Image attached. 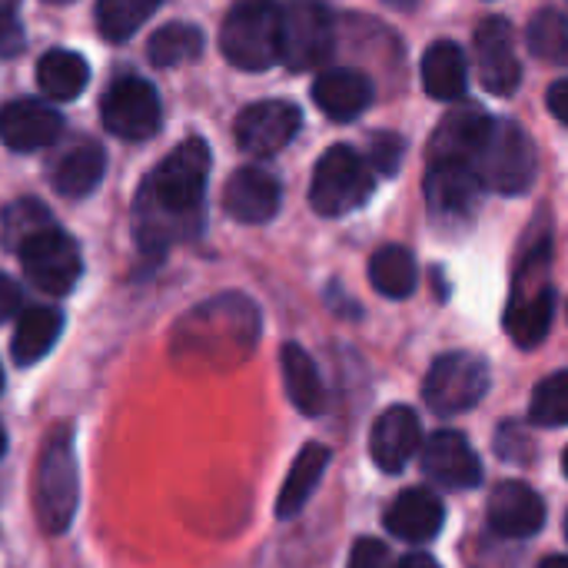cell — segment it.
Segmentation results:
<instances>
[{"instance_id":"37","label":"cell","mask_w":568,"mask_h":568,"mask_svg":"<svg viewBox=\"0 0 568 568\" xmlns=\"http://www.w3.org/2000/svg\"><path fill=\"white\" fill-rule=\"evenodd\" d=\"M20 306H23V293H20V286H17L10 276H3V273H0V323H3V320H10V316H17V313H20Z\"/></svg>"},{"instance_id":"26","label":"cell","mask_w":568,"mask_h":568,"mask_svg":"<svg viewBox=\"0 0 568 568\" xmlns=\"http://www.w3.org/2000/svg\"><path fill=\"white\" fill-rule=\"evenodd\" d=\"M103 173H106V153H103V146H100L97 140H83V143H77V146L57 163V170H53V186H57L60 196L77 200V196L93 193V190L100 186Z\"/></svg>"},{"instance_id":"41","label":"cell","mask_w":568,"mask_h":568,"mask_svg":"<svg viewBox=\"0 0 568 568\" xmlns=\"http://www.w3.org/2000/svg\"><path fill=\"white\" fill-rule=\"evenodd\" d=\"M539 568H568V556H549L546 562H539Z\"/></svg>"},{"instance_id":"25","label":"cell","mask_w":568,"mask_h":568,"mask_svg":"<svg viewBox=\"0 0 568 568\" xmlns=\"http://www.w3.org/2000/svg\"><path fill=\"white\" fill-rule=\"evenodd\" d=\"M329 466V449L320 446V443H310L300 449V456L293 459V469L280 489V499H276V516L280 519H293L303 513V506L310 503V496L316 493L323 473Z\"/></svg>"},{"instance_id":"42","label":"cell","mask_w":568,"mask_h":568,"mask_svg":"<svg viewBox=\"0 0 568 568\" xmlns=\"http://www.w3.org/2000/svg\"><path fill=\"white\" fill-rule=\"evenodd\" d=\"M7 453V433H3V426H0V456Z\"/></svg>"},{"instance_id":"11","label":"cell","mask_w":568,"mask_h":568,"mask_svg":"<svg viewBox=\"0 0 568 568\" xmlns=\"http://www.w3.org/2000/svg\"><path fill=\"white\" fill-rule=\"evenodd\" d=\"M483 180L476 176V170L469 163H456V160H443V163H429L426 173V206L429 216L443 226H466L483 203Z\"/></svg>"},{"instance_id":"40","label":"cell","mask_w":568,"mask_h":568,"mask_svg":"<svg viewBox=\"0 0 568 568\" xmlns=\"http://www.w3.org/2000/svg\"><path fill=\"white\" fill-rule=\"evenodd\" d=\"M386 7H393V10H403V13H409V10H416L419 7V0H383Z\"/></svg>"},{"instance_id":"19","label":"cell","mask_w":568,"mask_h":568,"mask_svg":"<svg viewBox=\"0 0 568 568\" xmlns=\"http://www.w3.org/2000/svg\"><path fill=\"white\" fill-rule=\"evenodd\" d=\"M63 130V116L40 100H13L0 110V140L17 150V153H30V150H43L50 146Z\"/></svg>"},{"instance_id":"46","label":"cell","mask_w":568,"mask_h":568,"mask_svg":"<svg viewBox=\"0 0 568 568\" xmlns=\"http://www.w3.org/2000/svg\"><path fill=\"white\" fill-rule=\"evenodd\" d=\"M566 536H568V516H566Z\"/></svg>"},{"instance_id":"10","label":"cell","mask_w":568,"mask_h":568,"mask_svg":"<svg viewBox=\"0 0 568 568\" xmlns=\"http://www.w3.org/2000/svg\"><path fill=\"white\" fill-rule=\"evenodd\" d=\"M100 116H103V126L120 140H150L163 120L160 93L143 77H120L103 93Z\"/></svg>"},{"instance_id":"13","label":"cell","mask_w":568,"mask_h":568,"mask_svg":"<svg viewBox=\"0 0 568 568\" xmlns=\"http://www.w3.org/2000/svg\"><path fill=\"white\" fill-rule=\"evenodd\" d=\"M303 126V113L290 100H260L236 116V143L250 156H273Z\"/></svg>"},{"instance_id":"9","label":"cell","mask_w":568,"mask_h":568,"mask_svg":"<svg viewBox=\"0 0 568 568\" xmlns=\"http://www.w3.org/2000/svg\"><path fill=\"white\" fill-rule=\"evenodd\" d=\"M17 253H20V266H23L27 280L47 296H67L83 273L80 246L73 243L70 233H63L57 226L37 233Z\"/></svg>"},{"instance_id":"39","label":"cell","mask_w":568,"mask_h":568,"mask_svg":"<svg viewBox=\"0 0 568 568\" xmlns=\"http://www.w3.org/2000/svg\"><path fill=\"white\" fill-rule=\"evenodd\" d=\"M399 568H443L433 556H426V552H413V556H406Z\"/></svg>"},{"instance_id":"20","label":"cell","mask_w":568,"mask_h":568,"mask_svg":"<svg viewBox=\"0 0 568 568\" xmlns=\"http://www.w3.org/2000/svg\"><path fill=\"white\" fill-rule=\"evenodd\" d=\"M546 523V503L526 483H503L489 499V526L503 539H529Z\"/></svg>"},{"instance_id":"5","label":"cell","mask_w":568,"mask_h":568,"mask_svg":"<svg viewBox=\"0 0 568 568\" xmlns=\"http://www.w3.org/2000/svg\"><path fill=\"white\" fill-rule=\"evenodd\" d=\"M220 50L240 70H270L280 63V3L236 0L220 27Z\"/></svg>"},{"instance_id":"30","label":"cell","mask_w":568,"mask_h":568,"mask_svg":"<svg viewBox=\"0 0 568 568\" xmlns=\"http://www.w3.org/2000/svg\"><path fill=\"white\" fill-rule=\"evenodd\" d=\"M526 43L532 50V57L568 67V17L556 7L536 10L529 27H526Z\"/></svg>"},{"instance_id":"36","label":"cell","mask_w":568,"mask_h":568,"mask_svg":"<svg viewBox=\"0 0 568 568\" xmlns=\"http://www.w3.org/2000/svg\"><path fill=\"white\" fill-rule=\"evenodd\" d=\"M23 47V30L17 23V17L10 10H0V53L13 57Z\"/></svg>"},{"instance_id":"7","label":"cell","mask_w":568,"mask_h":568,"mask_svg":"<svg viewBox=\"0 0 568 568\" xmlns=\"http://www.w3.org/2000/svg\"><path fill=\"white\" fill-rule=\"evenodd\" d=\"M336 23L326 0H283L280 3V60L303 73L329 60Z\"/></svg>"},{"instance_id":"33","label":"cell","mask_w":568,"mask_h":568,"mask_svg":"<svg viewBox=\"0 0 568 568\" xmlns=\"http://www.w3.org/2000/svg\"><path fill=\"white\" fill-rule=\"evenodd\" d=\"M529 419L536 426H568V373H552L546 376L529 403Z\"/></svg>"},{"instance_id":"6","label":"cell","mask_w":568,"mask_h":568,"mask_svg":"<svg viewBox=\"0 0 568 568\" xmlns=\"http://www.w3.org/2000/svg\"><path fill=\"white\" fill-rule=\"evenodd\" d=\"M373 166L366 156L346 143L329 146L310 183V203L320 216H346L373 196Z\"/></svg>"},{"instance_id":"35","label":"cell","mask_w":568,"mask_h":568,"mask_svg":"<svg viewBox=\"0 0 568 568\" xmlns=\"http://www.w3.org/2000/svg\"><path fill=\"white\" fill-rule=\"evenodd\" d=\"M393 552L379 539H359L349 552V568H389Z\"/></svg>"},{"instance_id":"14","label":"cell","mask_w":568,"mask_h":568,"mask_svg":"<svg viewBox=\"0 0 568 568\" xmlns=\"http://www.w3.org/2000/svg\"><path fill=\"white\" fill-rule=\"evenodd\" d=\"M423 473L439 489H476L483 483V463L463 433L443 429L423 443Z\"/></svg>"},{"instance_id":"31","label":"cell","mask_w":568,"mask_h":568,"mask_svg":"<svg viewBox=\"0 0 568 568\" xmlns=\"http://www.w3.org/2000/svg\"><path fill=\"white\" fill-rule=\"evenodd\" d=\"M163 0H97V27L106 40H130L160 7Z\"/></svg>"},{"instance_id":"45","label":"cell","mask_w":568,"mask_h":568,"mask_svg":"<svg viewBox=\"0 0 568 568\" xmlns=\"http://www.w3.org/2000/svg\"><path fill=\"white\" fill-rule=\"evenodd\" d=\"M0 389H3V369H0Z\"/></svg>"},{"instance_id":"4","label":"cell","mask_w":568,"mask_h":568,"mask_svg":"<svg viewBox=\"0 0 568 568\" xmlns=\"http://www.w3.org/2000/svg\"><path fill=\"white\" fill-rule=\"evenodd\" d=\"M80 503V473H77V453H73V436L70 426L50 429L40 463H37V489H33V506L43 532H67L73 523Z\"/></svg>"},{"instance_id":"2","label":"cell","mask_w":568,"mask_h":568,"mask_svg":"<svg viewBox=\"0 0 568 568\" xmlns=\"http://www.w3.org/2000/svg\"><path fill=\"white\" fill-rule=\"evenodd\" d=\"M549 260H552V233L532 230L523 250V263L516 273L513 300L506 310V329L516 346L532 349L546 339L556 313V290L549 283Z\"/></svg>"},{"instance_id":"44","label":"cell","mask_w":568,"mask_h":568,"mask_svg":"<svg viewBox=\"0 0 568 568\" xmlns=\"http://www.w3.org/2000/svg\"><path fill=\"white\" fill-rule=\"evenodd\" d=\"M47 3H70V0H47Z\"/></svg>"},{"instance_id":"27","label":"cell","mask_w":568,"mask_h":568,"mask_svg":"<svg viewBox=\"0 0 568 568\" xmlns=\"http://www.w3.org/2000/svg\"><path fill=\"white\" fill-rule=\"evenodd\" d=\"M90 67L73 50H47L37 63V83L50 100H73L87 90Z\"/></svg>"},{"instance_id":"18","label":"cell","mask_w":568,"mask_h":568,"mask_svg":"<svg viewBox=\"0 0 568 568\" xmlns=\"http://www.w3.org/2000/svg\"><path fill=\"white\" fill-rule=\"evenodd\" d=\"M283 200L280 180L260 166H243L230 176V183L223 186V210L236 220V223H266L276 216Z\"/></svg>"},{"instance_id":"15","label":"cell","mask_w":568,"mask_h":568,"mask_svg":"<svg viewBox=\"0 0 568 568\" xmlns=\"http://www.w3.org/2000/svg\"><path fill=\"white\" fill-rule=\"evenodd\" d=\"M423 449V423L409 406H389L373 433H369V456L383 473H403L413 456Z\"/></svg>"},{"instance_id":"43","label":"cell","mask_w":568,"mask_h":568,"mask_svg":"<svg viewBox=\"0 0 568 568\" xmlns=\"http://www.w3.org/2000/svg\"><path fill=\"white\" fill-rule=\"evenodd\" d=\"M562 466H566V476H568V449H566V456H562Z\"/></svg>"},{"instance_id":"16","label":"cell","mask_w":568,"mask_h":568,"mask_svg":"<svg viewBox=\"0 0 568 568\" xmlns=\"http://www.w3.org/2000/svg\"><path fill=\"white\" fill-rule=\"evenodd\" d=\"M313 100L316 106L336 120V123H349L356 116H363L373 100H376V87L373 80L363 73V70H353V67H333V70H323L316 80H313Z\"/></svg>"},{"instance_id":"3","label":"cell","mask_w":568,"mask_h":568,"mask_svg":"<svg viewBox=\"0 0 568 568\" xmlns=\"http://www.w3.org/2000/svg\"><path fill=\"white\" fill-rule=\"evenodd\" d=\"M469 166L476 170V176L483 180L486 190H493L499 196H523L536 183L539 153L523 123L493 116L486 140L479 143Z\"/></svg>"},{"instance_id":"1","label":"cell","mask_w":568,"mask_h":568,"mask_svg":"<svg viewBox=\"0 0 568 568\" xmlns=\"http://www.w3.org/2000/svg\"><path fill=\"white\" fill-rule=\"evenodd\" d=\"M210 176V146L200 136L183 140L146 180L136 200V236L143 250H163L200 213Z\"/></svg>"},{"instance_id":"8","label":"cell","mask_w":568,"mask_h":568,"mask_svg":"<svg viewBox=\"0 0 568 568\" xmlns=\"http://www.w3.org/2000/svg\"><path fill=\"white\" fill-rule=\"evenodd\" d=\"M489 366L476 353H446L439 356L423 383V399L439 416H459L479 406L489 393Z\"/></svg>"},{"instance_id":"21","label":"cell","mask_w":568,"mask_h":568,"mask_svg":"<svg viewBox=\"0 0 568 568\" xmlns=\"http://www.w3.org/2000/svg\"><path fill=\"white\" fill-rule=\"evenodd\" d=\"M386 529L389 536L403 542H429L443 532L446 526V509L436 493L429 489H406L393 499L386 509Z\"/></svg>"},{"instance_id":"24","label":"cell","mask_w":568,"mask_h":568,"mask_svg":"<svg viewBox=\"0 0 568 568\" xmlns=\"http://www.w3.org/2000/svg\"><path fill=\"white\" fill-rule=\"evenodd\" d=\"M280 366H283V383H286L290 403L303 416H320L326 409V386H323V376H320L313 356L303 346L286 343L280 353Z\"/></svg>"},{"instance_id":"29","label":"cell","mask_w":568,"mask_h":568,"mask_svg":"<svg viewBox=\"0 0 568 568\" xmlns=\"http://www.w3.org/2000/svg\"><path fill=\"white\" fill-rule=\"evenodd\" d=\"M203 30L183 20H173L166 27H160L150 43H146V57L153 67H180L186 60H196L203 53Z\"/></svg>"},{"instance_id":"12","label":"cell","mask_w":568,"mask_h":568,"mask_svg":"<svg viewBox=\"0 0 568 568\" xmlns=\"http://www.w3.org/2000/svg\"><path fill=\"white\" fill-rule=\"evenodd\" d=\"M476 70L493 97H513L523 87V63L516 57V37L506 17H486L476 27Z\"/></svg>"},{"instance_id":"34","label":"cell","mask_w":568,"mask_h":568,"mask_svg":"<svg viewBox=\"0 0 568 568\" xmlns=\"http://www.w3.org/2000/svg\"><path fill=\"white\" fill-rule=\"evenodd\" d=\"M403 156H406V140L393 130H383L369 140V150H366V163L386 176H393L399 166H403Z\"/></svg>"},{"instance_id":"28","label":"cell","mask_w":568,"mask_h":568,"mask_svg":"<svg viewBox=\"0 0 568 568\" xmlns=\"http://www.w3.org/2000/svg\"><path fill=\"white\" fill-rule=\"evenodd\" d=\"M369 283L376 293L389 296V300H406L416 293L419 283V270H416V256L406 246H383L373 253L369 260Z\"/></svg>"},{"instance_id":"32","label":"cell","mask_w":568,"mask_h":568,"mask_svg":"<svg viewBox=\"0 0 568 568\" xmlns=\"http://www.w3.org/2000/svg\"><path fill=\"white\" fill-rule=\"evenodd\" d=\"M50 226H53V216H50V210L40 200H17V203H10L3 210V223H0L3 243L10 250H20L27 240H33L37 233H43Z\"/></svg>"},{"instance_id":"17","label":"cell","mask_w":568,"mask_h":568,"mask_svg":"<svg viewBox=\"0 0 568 568\" xmlns=\"http://www.w3.org/2000/svg\"><path fill=\"white\" fill-rule=\"evenodd\" d=\"M493 116L479 103H456L436 126L429 140V163L456 160V163H473L479 143L486 140Z\"/></svg>"},{"instance_id":"23","label":"cell","mask_w":568,"mask_h":568,"mask_svg":"<svg viewBox=\"0 0 568 568\" xmlns=\"http://www.w3.org/2000/svg\"><path fill=\"white\" fill-rule=\"evenodd\" d=\"M63 329V313L57 306H33L27 313H20L13 339H10V356L17 366H33L40 363L53 343L60 339Z\"/></svg>"},{"instance_id":"22","label":"cell","mask_w":568,"mask_h":568,"mask_svg":"<svg viewBox=\"0 0 568 568\" xmlns=\"http://www.w3.org/2000/svg\"><path fill=\"white\" fill-rule=\"evenodd\" d=\"M423 87L439 103H459L469 87V60L456 40H436L423 53Z\"/></svg>"},{"instance_id":"38","label":"cell","mask_w":568,"mask_h":568,"mask_svg":"<svg viewBox=\"0 0 568 568\" xmlns=\"http://www.w3.org/2000/svg\"><path fill=\"white\" fill-rule=\"evenodd\" d=\"M546 106H549V113H552L559 123H566L568 126V77L556 80V83L546 90Z\"/></svg>"}]
</instances>
